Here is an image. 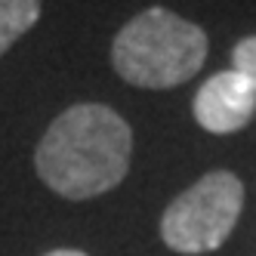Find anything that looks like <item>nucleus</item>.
<instances>
[{
  "label": "nucleus",
  "instance_id": "39448f33",
  "mask_svg": "<svg viewBox=\"0 0 256 256\" xmlns=\"http://www.w3.org/2000/svg\"><path fill=\"white\" fill-rule=\"evenodd\" d=\"M40 19V0H0V56Z\"/></svg>",
  "mask_w": 256,
  "mask_h": 256
},
{
  "label": "nucleus",
  "instance_id": "f257e3e1",
  "mask_svg": "<svg viewBox=\"0 0 256 256\" xmlns=\"http://www.w3.org/2000/svg\"><path fill=\"white\" fill-rule=\"evenodd\" d=\"M133 130L114 108L71 105L46 126L34 152L44 186L68 200H86L120 186L130 170Z\"/></svg>",
  "mask_w": 256,
  "mask_h": 256
},
{
  "label": "nucleus",
  "instance_id": "f03ea898",
  "mask_svg": "<svg viewBox=\"0 0 256 256\" xmlns=\"http://www.w3.org/2000/svg\"><path fill=\"white\" fill-rule=\"evenodd\" d=\"M207 62V34L173 10L152 6L130 19L112 44V65L142 90H170L192 80Z\"/></svg>",
  "mask_w": 256,
  "mask_h": 256
},
{
  "label": "nucleus",
  "instance_id": "20e7f679",
  "mask_svg": "<svg viewBox=\"0 0 256 256\" xmlns=\"http://www.w3.org/2000/svg\"><path fill=\"white\" fill-rule=\"evenodd\" d=\"M256 114V90L238 71H219L194 96V120L207 133L228 136L238 133Z\"/></svg>",
  "mask_w": 256,
  "mask_h": 256
},
{
  "label": "nucleus",
  "instance_id": "7ed1b4c3",
  "mask_svg": "<svg viewBox=\"0 0 256 256\" xmlns=\"http://www.w3.org/2000/svg\"><path fill=\"white\" fill-rule=\"evenodd\" d=\"M244 182L228 170H213L186 188L160 216V238L176 253L200 256L219 250L241 216Z\"/></svg>",
  "mask_w": 256,
  "mask_h": 256
},
{
  "label": "nucleus",
  "instance_id": "0eeeda50",
  "mask_svg": "<svg viewBox=\"0 0 256 256\" xmlns=\"http://www.w3.org/2000/svg\"><path fill=\"white\" fill-rule=\"evenodd\" d=\"M44 256H86L84 250H71V247H62V250H50V253H44Z\"/></svg>",
  "mask_w": 256,
  "mask_h": 256
},
{
  "label": "nucleus",
  "instance_id": "423d86ee",
  "mask_svg": "<svg viewBox=\"0 0 256 256\" xmlns=\"http://www.w3.org/2000/svg\"><path fill=\"white\" fill-rule=\"evenodd\" d=\"M232 62H234V71H238V74H241V78L256 90V34H253V38H244L241 44L234 46Z\"/></svg>",
  "mask_w": 256,
  "mask_h": 256
}]
</instances>
